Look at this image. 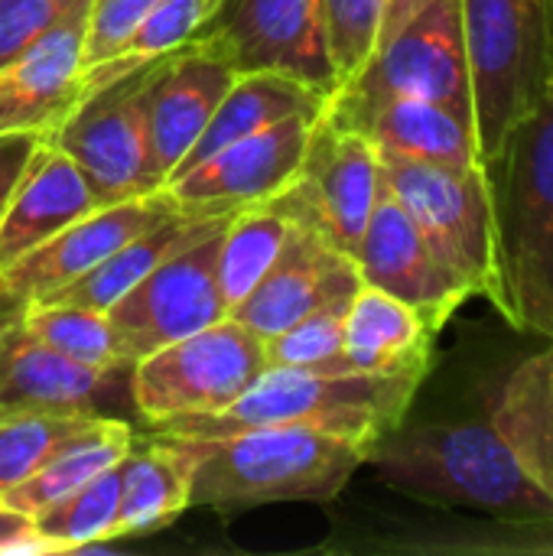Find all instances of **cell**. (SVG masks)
<instances>
[{"label":"cell","instance_id":"cell-13","mask_svg":"<svg viewBox=\"0 0 553 556\" xmlns=\"http://www.w3.org/2000/svg\"><path fill=\"white\" fill-rule=\"evenodd\" d=\"M319 114H293L248 134L202 163L176 173L163 189L189 215H225L264 202L300 176L303 150Z\"/></svg>","mask_w":553,"mask_h":556},{"label":"cell","instance_id":"cell-5","mask_svg":"<svg viewBox=\"0 0 553 556\" xmlns=\"http://www.w3.org/2000/svg\"><path fill=\"white\" fill-rule=\"evenodd\" d=\"M482 166L551 88L553 0H460Z\"/></svg>","mask_w":553,"mask_h":556},{"label":"cell","instance_id":"cell-22","mask_svg":"<svg viewBox=\"0 0 553 556\" xmlns=\"http://www.w3.org/2000/svg\"><path fill=\"white\" fill-rule=\"evenodd\" d=\"M378 153L440 163L453 169L482 166L473 117L430 98H394L381 104L362 127Z\"/></svg>","mask_w":553,"mask_h":556},{"label":"cell","instance_id":"cell-34","mask_svg":"<svg viewBox=\"0 0 553 556\" xmlns=\"http://www.w3.org/2000/svg\"><path fill=\"white\" fill-rule=\"evenodd\" d=\"M319 3L326 20L329 55L342 85L372 59L381 33L385 0H319Z\"/></svg>","mask_w":553,"mask_h":556},{"label":"cell","instance_id":"cell-27","mask_svg":"<svg viewBox=\"0 0 553 556\" xmlns=\"http://www.w3.org/2000/svg\"><path fill=\"white\" fill-rule=\"evenodd\" d=\"M489 420L553 498V342L505 378Z\"/></svg>","mask_w":553,"mask_h":556},{"label":"cell","instance_id":"cell-23","mask_svg":"<svg viewBox=\"0 0 553 556\" xmlns=\"http://www.w3.org/2000/svg\"><path fill=\"white\" fill-rule=\"evenodd\" d=\"M231 218L225 215H189V212H173L160 225L140 231L137 238L124 241L114 254H108L98 267L81 274L78 280L65 283L62 290L49 293L39 303H72V306H91V309H111L134 283H140L156 264L173 257L176 251L189 248L192 241L205 238L209 231L222 228ZM29 306V303H26Z\"/></svg>","mask_w":553,"mask_h":556},{"label":"cell","instance_id":"cell-37","mask_svg":"<svg viewBox=\"0 0 553 556\" xmlns=\"http://www.w3.org/2000/svg\"><path fill=\"white\" fill-rule=\"evenodd\" d=\"M160 0H91L85 33V68L111 59Z\"/></svg>","mask_w":553,"mask_h":556},{"label":"cell","instance_id":"cell-8","mask_svg":"<svg viewBox=\"0 0 553 556\" xmlns=\"http://www.w3.org/2000/svg\"><path fill=\"white\" fill-rule=\"evenodd\" d=\"M381 156L385 189L411 215L433 254L463 277L476 296H495V225L486 166L453 169L440 163Z\"/></svg>","mask_w":553,"mask_h":556},{"label":"cell","instance_id":"cell-29","mask_svg":"<svg viewBox=\"0 0 553 556\" xmlns=\"http://www.w3.org/2000/svg\"><path fill=\"white\" fill-rule=\"evenodd\" d=\"M117 502H121V463L104 469L81 489L68 492L65 498L52 502L49 508L36 511L33 521L49 554H72L114 541Z\"/></svg>","mask_w":553,"mask_h":556},{"label":"cell","instance_id":"cell-33","mask_svg":"<svg viewBox=\"0 0 553 556\" xmlns=\"http://www.w3.org/2000/svg\"><path fill=\"white\" fill-rule=\"evenodd\" d=\"M352 300L319 306L264 342L267 368H316L342 352L345 313Z\"/></svg>","mask_w":553,"mask_h":556},{"label":"cell","instance_id":"cell-31","mask_svg":"<svg viewBox=\"0 0 553 556\" xmlns=\"http://www.w3.org/2000/svg\"><path fill=\"white\" fill-rule=\"evenodd\" d=\"M212 3L215 0H160L137 23L130 39L111 59L85 68V81H81L85 91H91V88H98V85H104V81H111V78H117V75H124V72L169 52V49H176V46H183L186 39H192L196 29L202 26V20L209 16Z\"/></svg>","mask_w":553,"mask_h":556},{"label":"cell","instance_id":"cell-19","mask_svg":"<svg viewBox=\"0 0 553 556\" xmlns=\"http://www.w3.org/2000/svg\"><path fill=\"white\" fill-rule=\"evenodd\" d=\"M88 10L52 26L20 59L0 68V130L49 137L85 94Z\"/></svg>","mask_w":553,"mask_h":556},{"label":"cell","instance_id":"cell-28","mask_svg":"<svg viewBox=\"0 0 553 556\" xmlns=\"http://www.w3.org/2000/svg\"><path fill=\"white\" fill-rule=\"evenodd\" d=\"M134 446V430L117 417H95L78 433L59 443V450L16 489L3 495V505L36 515L68 492L81 489L104 469L117 466Z\"/></svg>","mask_w":553,"mask_h":556},{"label":"cell","instance_id":"cell-24","mask_svg":"<svg viewBox=\"0 0 553 556\" xmlns=\"http://www.w3.org/2000/svg\"><path fill=\"white\" fill-rule=\"evenodd\" d=\"M323 108H326V98L319 91H313L310 85L290 78V75L241 72L231 81V88L225 91V98L218 101V108H215L212 121L205 124L202 137L192 143V150L173 169V176L196 166V163H202L215 150H222V147L248 137V134H257V130H264V127H271L277 121L293 117V114H323Z\"/></svg>","mask_w":553,"mask_h":556},{"label":"cell","instance_id":"cell-10","mask_svg":"<svg viewBox=\"0 0 553 556\" xmlns=\"http://www.w3.org/2000/svg\"><path fill=\"white\" fill-rule=\"evenodd\" d=\"M196 39L218 49L238 75H290L326 101L339 88L319 0H215Z\"/></svg>","mask_w":553,"mask_h":556},{"label":"cell","instance_id":"cell-39","mask_svg":"<svg viewBox=\"0 0 553 556\" xmlns=\"http://www.w3.org/2000/svg\"><path fill=\"white\" fill-rule=\"evenodd\" d=\"M49 547L36 531L33 515L0 502V556H46Z\"/></svg>","mask_w":553,"mask_h":556},{"label":"cell","instance_id":"cell-4","mask_svg":"<svg viewBox=\"0 0 553 556\" xmlns=\"http://www.w3.org/2000/svg\"><path fill=\"white\" fill-rule=\"evenodd\" d=\"M420 375H332L316 368H267L218 414L156 424L169 437H225L251 427H306L375 446L404 424Z\"/></svg>","mask_w":553,"mask_h":556},{"label":"cell","instance_id":"cell-11","mask_svg":"<svg viewBox=\"0 0 553 556\" xmlns=\"http://www.w3.org/2000/svg\"><path fill=\"white\" fill-rule=\"evenodd\" d=\"M225 225L156 264L108 309L127 362H137L228 316V300L218 280Z\"/></svg>","mask_w":553,"mask_h":556},{"label":"cell","instance_id":"cell-18","mask_svg":"<svg viewBox=\"0 0 553 556\" xmlns=\"http://www.w3.org/2000/svg\"><path fill=\"white\" fill-rule=\"evenodd\" d=\"M359 287L355 261L332 248L313 225H297L277 261L228 316L267 342L306 313L352 300Z\"/></svg>","mask_w":553,"mask_h":556},{"label":"cell","instance_id":"cell-7","mask_svg":"<svg viewBox=\"0 0 553 556\" xmlns=\"http://www.w3.org/2000/svg\"><path fill=\"white\" fill-rule=\"evenodd\" d=\"M264 371V339L225 316L137 358L130 368L134 404L140 420L153 427L179 417L218 414L231 407Z\"/></svg>","mask_w":553,"mask_h":556},{"label":"cell","instance_id":"cell-2","mask_svg":"<svg viewBox=\"0 0 553 556\" xmlns=\"http://www.w3.org/2000/svg\"><path fill=\"white\" fill-rule=\"evenodd\" d=\"M378 479L411 498L466 508L492 521H548L553 498L486 420L394 427L372 450Z\"/></svg>","mask_w":553,"mask_h":556},{"label":"cell","instance_id":"cell-21","mask_svg":"<svg viewBox=\"0 0 553 556\" xmlns=\"http://www.w3.org/2000/svg\"><path fill=\"white\" fill-rule=\"evenodd\" d=\"M101 205L85 173L52 140H42L0 215V270Z\"/></svg>","mask_w":553,"mask_h":556},{"label":"cell","instance_id":"cell-16","mask_svg":"<svg viewBox=\"0 0 553 556\" xmlns=\"http://www.w3.org/2000/svg\"><path fill=\"white\" fill-rule=\"evenodd\" d=\"M173 212H179V205L166 189L101 205L91 215L52 235L36 251L13 261L7 270H0V293L16 300L20 306L39 303L65 283L78 280L81 274H88L91 267H98L124 241L169 218Z\"/></svg>","mask_w":553,"mask_h":556},{"label":"cell","instance_id":"cell-9","mask_svg":"<svg viewBox=\"0 0 553 556\" xmlns=\"http://www.w3.org/2000/svg\"><path fill=\"white\" fill-rule=\"evenodd\" d=\"M156 59L85 91L46 137L85 173L104 205L160 189L147 153V91Z\"/></svg>","mask_w":553,"mask_h":556},{"label":"cell","instance_id":"cell-40","mask_svg":"<svg viewBox=\"0 0 553 556\" xmlns=\"http://www.w3.org/2000/svg\"><path fill=\"white\" fill-rule=\"evenodd\" d=\"M427 0H385V10H381V33H378V42H385L417 7H424ZM378 49V46H375Z\"/></svg>","mask_w":553,"mask_h":556},{"label":"cell","instance_id":"cell-3","mask_svg":"<svg viewBox=\"0 0 553 556\" xmlns=\"http://www.w3.org/2000/svg\"><path fill=\"white\" fill-rule=\"evenodd\" d=\"M192 469V505L238 511L271 502H332L368 463V446L306 427L169 437Z\"/></svg>","mask_w":553,"mask_h":556},{"label":"cell","instance_id":"cell-30","mask_svg":"<svg viewBox=\"0 0 553 556\" xmlns=\"http://www.w3.org/2000/svg\"><path fill=\"white\" fill-rule=\"evenodd\" d=\"M20 326L55 349L59 355L91 365V368H124L134 365L124 355V345L111 326L108 309L72 306V303H29L20 316Z\"/></svg>","mask_w":553,"mask_h":556},{"label":"cell","instance_id":"cell-26","mask_svg":"<svg viewBox=\"0 0 553 556\" xmlns=\"http://www.w3.org/2000/svg\"><path fill=\"white\" fill-rule=\"evenodd\" d=\"M192 508V469L189 459L160 437L147 446H130L121 459V502L114 538L150 534L173 525Z\"/></svg>","mask_w":553,"mask_h":556},{"label":"cell","instance_id":"cell-36","mask_svg":"<svg viewBox=\"0 0 553 556\" xmlns=\"http://www.w3.org/2000/svg\"><path fill=\"white\" fill-rule=\"evenodd\" d=\"M453 554L553 556V518L548 521H499L489 531H466L440 544Z\"/></svg>","mask_w":553,"mask_h":556},{"label":"cell","instance_id":"cell-25","mask_svg":"<svg viewBox=\"0 0 553 556\" xmlns=\"http://www.w3.org/2000/svg\"><path fill=\"white\" fill-rule=\"evenodd\" d=\"M297 225H310L297 179L277 195L231 212L218 248V280L228 300V313L267 274Z\"/></svg>","mask_w":553,"mask_h":556},{"label":"cell","instance_id":"cell-15","mask_svg":"<svg viewBox=\"0 0 553 556\" xmlns=\"http://www.w3.org/2000/svg\"><path fill=\"white\" fill-rule=\"evenodd\" d=\"M352 261L362 283L398 296L401 303L417 309L437 332L463 303L476 296L473 287L433 254L427 238L417 231L411 215L388 189H381Z\"/></svg>","mask_w":553,"mask_h":556},{"label":"cell","instance_id":"cell-20","mask_svg":"<svg viewBox=\"0 0 553 556\" xmlns=\"http://www.w3.org/2000/svg\"><path fill=\"white\" fill-rule=\"evenodd\" d=\"M437 329L398 296L362 283L345 313L342 352L316 371L332 375H420L433 365Z\"/></svg>","mask_w":553,"mask_h":556},{"label":"cell","instance_id":"cell-17","mask_svg":"<svg viewBox=\"0 0 553 556\" xmlns=\"http://www.w3.org/2000/svg\"><path fill=\"white\" fill-rule=\"evenodd\" d=\"M235 78L231 62L196 36L156 59L147 91V153L160 189L202 137Z\"/></svg>","mask_w":553,"mask_h":556},{"label":"cell","instance_id":"cell-12","mask_svg":"<svg viewBox=\"0 0 553 556\" xmlns=\"http://www.w3.org/2000/svg\"><path fill=\"white\" fill-rule=\"evenodd\" d=\"M130 368L72 362L13 323L0 329V414L117 417L130 424L137 414Z\"/></svg>","mask_w":553,"mask_h":556},{"label":"cell","instance_id":"cell-6","mask_svg":"<svg viewBox=\"0 0 553 556\" xmlns=\"http://www.w3.org/2000/svg\"><path fill=\"white\" fill-rule=\"evenodd\" d=\"M394 98H430L473 117L460 0H427L417 7L385 42H378L372 59L332 91L323 117L336 127L359 130Z\"/></svg>","mask_w":553,"mask_h":556},{"label":"cell","instance_id":"cell-14","mask_svg":"<svg viewBox=\"0 0 553 556\" xmlns=\"http://www.w3.org/2000/svg\"><path fill=\"white\" fill-rule=\"evenodd\" d=\"M297 189L306 222L352 257L385 189L381 156L365 134L336 127L319 114L303 150Z\"/></svg>","mask_w":553,"mask_h":556},{"label":"cell","instance_id":"cell-32","mask_svg":"<svg viewBox=\"0 0 553 556\" xmlns=\"http://www.w3.org/2000/svg\"><path fill=\"white\" fill-rule=\"evenodd\" d=\"M95 417L65 414H0V502L10 489L29 479L62 440L78 433Z\"/></svg>","mask_w":553,"mask_h":556},{"label":"cell","instance_id":"cell-38","mask_svg":"<svg viewBox=\"0 0 553 556\" xmlns=\"http://www.w3.org/2000/svg\"><path fill=\"white\" fill-rule=\"evenodd\" d=\"M42 134L33 130H0V215L29 163V156L36 153V147L42 143Z\"/></svg>","mask_w":553,"mask_h":556},{"label":"cell","instance_id":"cell-35","mask_svg":"<svg viewBox=\"0 0 553 556\" xmlns=\"http://www.w3.org/2000/svg\"><path fill=\"white\" fill-rule=\"evenodd\" d=\"M91 10V0H0V68L20 59L52 26Z\"/></svg>","mask_w":553,"mask_h":556},{"label":"cell","instance_id":"cell-1","mask_svg":"<svg viewBox=\"0 0 553 556\" xmlns=\"http://www.w3.org/2000/svg\"><path fill=\"white\" fill-rule=\"evenodd\" d=\"M495 225L499 316L553 342V78L486 163Z\"/></svg>","mask_w":553,"mask_h":556}]
</instances>
